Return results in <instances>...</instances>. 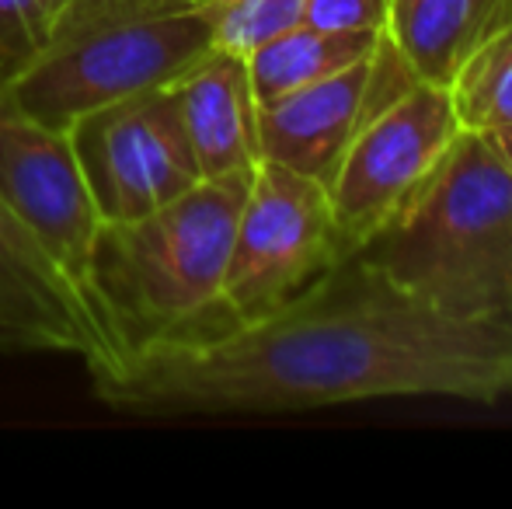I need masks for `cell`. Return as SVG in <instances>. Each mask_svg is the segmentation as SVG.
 <instances>
[{
	"label": "cell",
	"mask_w": 512,
	"mask_h": 509,
	"mask_svg": "<svg viewBox=\"0 0 512 509\" xmlns=\"http://www.w3.org/2000/svg\"><path fill=\"white\" fill-rule=\"evenodd\" d=\"M356 255L450 318H512V171L495 133L460 129Z\"/></svg>",
	"instance_id": "obj_3"
},
{
	"label": "cell",
	"mask_w": 512,
	"mask_h": 509,
	"mask_svg": "<svg viewBox=\"0 0 512 509\" xmlns=\"http://www.w3.org/2000/svg\"><path fill=\"white\" fill-rule=\"evenodd\" d=\"M377 42V32H324V28L300 21L244 56L255 98L269 102V98L324 81V77L366 60L377 49Z\"/></svg>",
	"instance_id": "obj_12"
},
{
	"label": "cell",
	"mask_w": 512,
	"mask_h": 509,
	"mask_svg": "<svg viewBox=\"0 0 512 509\" xmlns=\"http://www.w3.org/2000/svg\"><path fill=\"white\" fill-rule=\"evenodd\" d=\"M251 171L203 178L143 217L98 224L84 290L126 360L140 349L203 339L230 325L223 272Z\"/></svg>",
	"instance_id": "obj_2"
},
{
	"label": "cell",
	"mask_w": 512,
	"mask_h": 509,
	"mask_svg": "<svg viewBox=\"0 0 512 509\" xmlns=\"http://www.w3.org/2000/svg\"><path fill=\"white\" fill-rule=\"evenodd\" d=\"M49 0H0V88L32 63L49 32Z\"/></svg>",
	"instance_id": "obj_15"
},
{
	"label": "cell",
	"mask_w": 512,
	"mask_h": 509,
	"mask_svg": "<svg viewBox=\"0 0 512 509\" xmlns=\"http://www.w3.org/2000/svg\"><path fill=\"white\" fill-rule=\"evenodd\" d=\"M209 49L213 25L192 0H67L11 95L35 123L67 133L84 112L168 88Z\"/></svg>",
	"instance_id": "obj_4"
},
{
	"label": "cell",
	"mask_w": 512,
	"mask_h": 509,
	"mask_svg": "<svg viewBox=\"0 0 512 509\" xmlns=\"http://www.w3.org/2000/svg\"><path fill=\"white\" fill-rule=\"evenodd\" d=\"M457 133L450 88L425 81H415L356 129L328 182L345 255L359 252L408 203Z\"/></svg>",
	"instance_id": "obj_7"
},
{
	"label": "cell",
	"mask_w": 512,
	"mask_h": 509,
	"mask_svg": "<svg viewBox=\"0 0 512 509\" xmlns=\"http://www.w3.org/2000/svg\"><path fill=\"white\" fill-rule=\"evenodd\" d=\"M377 109L370 53L324 81L258 102L262 161H276L328 185L356 129Z\"/></svg>",
	"instance_id": "obj_9"
},
{
	"label": "cell",
	"mask_w": 512,
	"mask_h": 509,
	"mask_svg": "<svg viewBox=\"0 0 512 509\" xmlns=\"http://www.w3.org/2000/svg\"><path fill=\"white\" fill-rule=\"evenodd\" d=\"M307 0H209L206 14L213 25V46L248 56L272 35L300 25Z\"/></svg>",
	"instance_id": "obj_14"
},
{
	"label": "cell",
	"mask_w": 512,
	"mask_h": 509,
	"mask_svg": "<svg viewBox=\"0 0 512 509\" xmlns=\"http://www.w3.org/2000/svg\"><path fill=\"white\" fill-rule=\"evenodd\" d=\"M450 98L460 129H512V21L460 63L450 81Z\"/></svg>",
	"instance_id": "obj_13"
},
{
	"label": "cell",
	"mask_w": 512,
	"mask_h": 509,
	"mask_svg": "<svg viewBox=\"0 0 512 509\" xmlns=\"http://www.w3.org/2000/svg\"><path fill=\"white\" fill-rule=\"evenodd\" d=\"M495 140H499L502 157H506V164H509V171H512V129H499V133H495Z\"/></svg>",
	"instance_id": "obj_17"
},
{
	"label": "cell",
	"mask_w": 512,
	"mask_h": 509,
	"mask_svg": "<svg viewBox=\"0 0 512 509\" xmlns=\"http://www.w3.org/2000/svg\"><path fill=\"white\" fill-rule=\"evenodd\" d=\"M192 4H199V7H206V4H209V0H192Z\"/></svg>",
	"instance_id": "obj_19"
},
{
	"label": "cell",
	"mask_w": 512,
	"mask_h": 509,
	"mask_svg": "<svg viewBox=\"0 0 512 509\" xmlns=\"http://www.w3.org/2000/svg\"><path fill=\"white\" fill-rule=\"evenodd\" d=\"M391 0H307L304 21L324 32H387Z\"/></svg>",
	"instance_id": "obj_16"
},
{
	"label": "cell",
	"mask_w": 512,
	"mask_h": 509,
	"mask_svg": "<svg viewBox=\"0 0 512 509\" xmlns=\"http://www.w3.org/2000/svg\"><path fill=\"white\" fill-rule=\"evenodd\" d=\"M512 21V0H391L387 39L411 74L450 88L460 63Z\"/></svg>",
	"instance_id": "obj_11"
},
{
	"label": "cell",
	"mask_w": 512,
	"mask_h": 509,
	"mask_svg": "<svg viewBox=\"0 0 512 509\" xmlns=\"http://www.w3.org/2000/svg\"><path fill=\"white\" fill-rule=\"evenodd\" d=\"M91 384L102 405L143 419L290 415L373 398L495 405L512 394V318H450L352 252L276 311L140 349Z\"/></svg>",
	"instance_id": "obj_1"
},
{
	"label": "cell",
	"mask_w": 512,
	"mask_h": 509,
	"mask_svg": "<svg viewBox=\"0 0 512 509\" xmlns=\"http://www.w3.org/2000/svg\"><path fill=\"white\" fill-rule=\"evenodd\" d=\"M342 258L328 185L276 161H258L223 272L230 325L276 311Z\"/></svg>",
	"instance_id": "obj_5"
},
{
	"label": "cell",
	"mask_w": 512,
	"mask_h": 509,
	"mask_svg": "<svg viewBox=\"0 0 512 509\" xmlns=\"http://www.w3.org/2000/svg\"><path fill=\"white\" fill-rule=\"evenodd\" d=\"M67 143L98 224L136 220L203 182L171 84L84 112Z\"/></svg>",
	"instance_id": "obj_6"
},
{
	"label": "cell",
	"mask_w": 512,
	"mask_h": 509,
	"mask_svg": "<svg viewBox=\"0 0 512 509\" xmlns=\"http://www.w3.org/2000/svg\"><path fill=\"white\" fill-rule=\"evenodd\" d=\"M171 91L199 175H237L262 161L258 98L251 88L248 60L241 53L213 46L178 81H171Z\"/></svg>",
	"instance_id": "obj_10"
},
{
	"label": "cell",
	"mask_w": 512,
	"mask_h": 509,
	"mask_svg": "<svg viewBox=\"0 0 512 509\" xmlns=\"http://www.w3.org/2000/svg\"><path fill=\"white\" fill-rule=\"evenodd\" d=\"M60 4H67V0H49V7H53V11H56Z\"/></svg>",
	"instance_id": "obj_18"
},
{
	"label": "cell",
	"mask_w": 512,
	"mask_h": 509,
	"mask_svg": "<svg viewBox=\"0 0 512 509\" xmlns=\"http://www.w3.org/2000/svg\"><path fill=\"white\" fill-rule=\"evenodd\" d=\"M0 353L77 356L95 377L126 356L102 311L46 245L0 203Z\"/></svg>",
	"instance_id": "obj_8"
}]
</instances>
